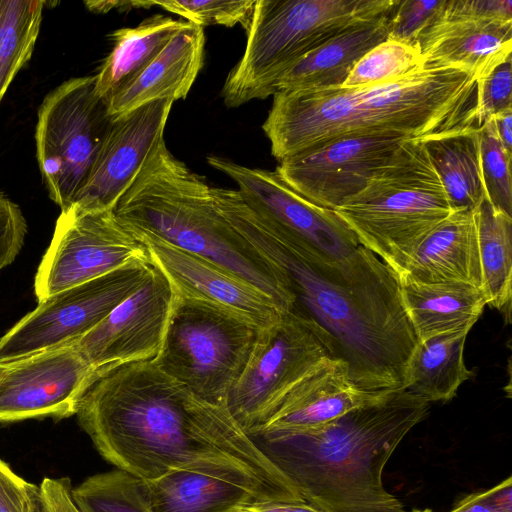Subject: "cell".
Masks as SVG:
<instances>
[{
  "label": "cell",
  "instance_id": "5",
  "mask_svg": "<svg viewBox=\"0 0 512 512\" xmlns=\"http://www.w3.org/2000/svg\"><path fill=\"white\" fill-rule=\"evenodd\" d=\"M127 227L208 259L251 283L287 313L294 297L286 280L231 226L212 186L168 150L165 141L113 210Z\"/></svg>",
  "mask_w": 512,
  "mask_h": 512
},
{
  "label": "cell",
  "instance_id": "40",
  "mask_svg": "<svg viewBox=\"0 0 512 512\" xmlns=\"http://www.w3.org/2000/svg\"><path fill=\"white\" fill-rule=\"evenodd\" d=\"M235 512H323L318 508L303 502H274L255 501L238 508Z\"/></svg>",
  "mask_w": 512,
  "mask_h": 512
},
{
  "label": "cell",
  "instance_id": "16",
  "mask_svg": "<svg viewBox=\"0 0 512 512\" xmlns=\"http://www.w3.org/2000/svg\"><path fill=\"white\" fill-rule=\"evenodd\" d=\"M175 298L168 279L153 265L146 281L131 296L75 341L93 368V377L124 364L154 361L162 348Z\"/></svg>",
  "mask_w": 512,
  "mask_h": 512
},
{
  "label": "cell",
  "instance_id": "4",
  "mask_svg": "<svg viewBox=\"0 0 512 512\" xmlns=\"http://www.w3.org/2000/svg\"><path fill=\"white\" fill-rule=\"evenodd\" d=\"M428 409L427 401L398 389L316 429L247 433L304 501L323 512H407L385 489L383 470Z\"/></svg>",
  "mask_w": 512,
  "mask_h": 512
},
{
  "label": "cell",
  "instance_id": "29",
  "mask_svg": "<svg viewBox=\"0 0 512 512\" xmlns=\"http://www.w3.org/2000/svg\"><path fill=\"white\" fill-rule=\"evenodd\" d=\"M481 289L487 305L509 322L512 299V217L483 198L475 211Z\"/></svg>",
  "mask_w": 512,
  "mask_h": 512
},
{
  "label": "cell",
  "instance_id": "32",
  "mask_svg": "<svg viewBox=\"0 0 512 512\" xmlns=\"http://www.w3.org/2000/svg\"><path fill=\"white\" fill-rule=\"evenodd\" d=\"M424 66L417 46L387 38L368 51L341 87L357 88L397 79Z\"/></svg>",
  "mask_w": 512,
  "mask_h": 512
},
{
  "label": "cell",
  "instance_id": "8",
  "mask_svg": "<svg viewBox=\"0 0 512 512\" xmlns=\"http://www.w3.org/2000/svg\"><path fill=\"white\" fill-rule=\"evenodd\" d=\"M258 330L229 312L176 295L154 362L188 393L226 406Z\"/></svg>",
  "mask_w": 512,
  "mask_h": 512
},
{
  "label": "cell",
  "instance_id": "35",
  "mask_svg": "<svg viewBox=\"0 0 512 512\" xmlns=\"http://www.w3.org/2000/svg\"><path fill=\"white\" fill-rule=\"evenodd\" d=\"M444 3L445 0H395L389 15L388 38L416 46L418 36Z\"/></svg>",
  "mask_w": 512,
  "mask_h": 512
},
{
  "label": "cell",
  "instance_id": "19",
  "mask_svg": "<svg viewBox=\"0 0 512 512\" xmlns=\"http://www.w3.org/2000/svg\"><path fill=\"white\" fill-rule=\"evenodd\" d=\"M129 229L145 245L151 263L165 275L177 296L229 312L259 330L285 313L269 295L218 264Z\"/></svg>",
  "mask_w": 512,
  "mask_h": 512
},
{
  "label": "cell",
  "instance_id": "22",
  "mask_svg": "<svg viewBox=\"0 0 512 512\" xmlns=\"http://www.w3.org/2000/svg\"><path fill=\"white\" fill-rule=\"evenodd\" d=\"M392 7L355 21L307 53L280 76L274 85V93L341 86L356 63L388 38Z\"/></svg>",
  "mask_w": 512,
  "mask_h": 512
},
{
  "label": "cell",
  "instance_id": "42",
  "mask_svg": "<svg viewBox=\"0 0 512 512\" xmlns=\"http://www.w3.org/2000/svg\"><path fill=\"white\" fill-rule=\"evenodd\" d=\"M496 135L503 147L512 153V110L492 118Z\"/></svg>",
  "mask_w": 512,
  "mask_h": 512
},
{
  "label": "cell",
  "instance_id": "38",
  "mask_svg": "<svg viewBox=\"0 0 512 512\" xmlns=\"http://www.w3.org/2000/svg\"><path fill=\"white\" fill-rule=\"evenodd\" d=\"M39 486L18 476L0 459V512H35Z\"/></svg>",
  "mask_w": 512,
  "mask_h": 512
},
{
  "label": "cell",
  "instance_id": "7",
  "mask_svg": "<svg viewBox=\"0 0 512 512\" xmlns=\"http://www.w3.org/2000/svg\"><path fill=\"white\" fill-rule=\"evenodd\" d=\"M395 0H256L240 61L221 96L228 107L274 94L280 76L355 21L380 14Z\"/></svg>",
  "mask_w": 512,
  "mask_h": 512
},
{
  "label": "cell",
  "instance_id": "21",
  "mask_svg": "<svg viewBox=\"0 0 512 512\" xmlns=\"http://www.w3.org/2000/svg\"><path fill=\"white\" fill-rule=\"evenodd\" d=\"M204 28L187 22L161 52L105 102L112 119L148 103L186 98L204 61Z\"/></svg>",
  "mask_w": 512,
  "mask_h": 512
},
{
  "label": "cell",
  "instance_id": "37",
  "mask_svg": "<svg viewBox=\"0 0 512 512\" xmlns=\"http://www.w3.org/2000/svg\"><path fill=\"white\" fill-rule=\"evenodd\" d=\"M27 224L19 206L0 192V271L19 254Z\"/></svg>",
  "mask_w": 512,
  "mask_h": 512
},
{
  "label": "cell",
  "instance_id": "45",
  "mask_svg": "<svg viewBox=\"0 0 512 512\" xmlns=\"http://www.w3.org/2000/svg\"><path fill=\"white\" fill-rule=\"evenodd\" d=\"M37 499H38V498H37ZM36 505H37V503H36ZM35 512H36V508H35Z\"/></svg>",
  "mask_w": 512,
  "mask_h": 512
},
{
  "label": "cell",
  "instance_id": "18",
  "mask_svg": "<svg viewBox=\"0 0 512 512\" xmlns=\"http://www.w3.org/2000/svg\"><path fill=\"white\" fill-rule=\"evenodd\" d=\"M173 103L169 99L154 101L113 119L72 205L90 212L114 210L145 163L165 141Z\"/></svg>",
  "mask_w": 512,
  "mask_h": 512
},
{
  "label": "cell",
  "instance_id": "30",
  "mask_svg": "<svg viewBox=\"0 0 512 512\" xmlns=\"http://www.w3.org/2000/svg\"><path fill=\"white\" fill-rule=\"evenodd\" d=\"M44 4L42 0H0V101L31 58Z\"/></svg>",
  "mask_w": 512,
  "mask_h": 512
},
{
  "label": "cell",
  "instance_id": "39",
  "mask_svg": "<svg viewBox=\"0 0 512 512\" xmlns=\"http://www.w3.org/2000/svg\"><path fill=\"white\" fill-rule=\"evenodd\" d=\"M71 491L69 478H44L39 485L36 512H80Z\"/></svg>",
  "mask_w": 512,
  "mask_h": 512
},
{
  "label": "cell",
  "instance_id": "28",
  "mask_svg": "<svg viewBox=\"0 0 512 512\" xmlns=\"http://www.w3.org/2000/svg\"><path fill=\"white\" fill-rule=\"evenodd\" d=\"M421 141L453 211H476L485 197L479 128Z\"/></svg>",
  "mask_w": 512,
  "mask_h": 512
},
{
  "label": "cell",
  "instance_id": "10",
  "mask_svg": "<svg viewBox=\"0 0 512 512\" xmlns=\"http://www.w3.org/2000/svg\"><path fill=\"white\" fill-rule=\"evenodd\" d=\"M329 358L335 356L324 332L293 311L284 313L277 322L258 330L226 406L246 432L255 429Z\"/></svg>",
  "mask_w": 512,
  "mask_h": 512
},
{
  "label": "cell",
  "instance_id": "43",
  "mask_svg": "<svg viewBox=\"0 0 512 512\" xmlns=\"http://www.w3.org/2000/svg\"><path fill=\"white\" fill-rule=\"evenodd\" d=\"M450 512H496L488 503L485 491L468 495L459 501Z\"/></svg>",
  "mask_w": 512,
  "mask_h": 512
},
{
  "label": "cell",
  "instance_id": "12",
  "mask_svg": "<svg viewBox=\"0 0 512 512\" xmlns=\"http://www.w3.org/2000/svg\"><path fill=\"white\" fill-rule=\"evenodd\" d=\"M151 262L131 264L38 302L0 339V363L75 342L148 278Z\"/></svg>",
  "mask_w": 512,
  "mask_h": 512
},
{
  "label": "cell",
  "instance_id": "17",
  "mask_svg": "<svg viewBox=\"0 0 512 512\" xmlns=\"http://www.w3.org/2000/svg\"><path fill=\"white\" fill-rule=\"evenodd\" d=\"M207 162L237 184L242 199L256 213L329 257L343 259L360 246L334 210L300 195L275 170L249 168L215 155Z\"/></svg>",
  "mask_w": 512,
  "mask_h": 512
},
{
  "label": "cell",
  "instance_id": "41",
  "mask_svg": "<svg viewBox=\"0 0 512 512\" xmlns=\"http://www.w3.org/2000/svg\"><path fill=\"white\" fill-rule=\"evenodd\" d=\"M488 503L496 512H512V480L508 477L498 485L485 490Z\"/></svg>",
  "mask_w": 512,
  "mask_h": 512
},
{
  "label": "cell",
  "instance_id": "15",
  "mask_svg": "<svg viewBox=\"0 0 512 512\" xmlns=\"http://www.w3.org/2000/svg\"><path fill=\"white\" fill-rule=\"evenodd\" d=\"M94 375L75 342L0 363V422L76 415Z\"/></svg>",
  "mask_w": 512,
  "mask_h": 512
},
{
  "label": "cell",
  "instance_id": "31",
  "mask_svg": "<svg viewBox=\"0 0 512 512\" xmlns=\"http://www.w3.org/2000/svg\"><path fill=\"white\" fill-rule=\"evenodd\" d=\"M71 493L80 512H154L145 480L120 469L88 477Z\"/></svg>",
  "mask_w": 512,
  "mask_h": 512
},
{
  "label": "cell",
  "instance_id": "6",
  "mask_svg": "<svg viewBox=\"0 0 512 512\" xmlns=\"http://www.w3.org/2000/svg\"><path fill=\"white\" fill-rule=\"evenodd\" d=\"M335 213L360 245L400 275L422 240L454 211L421 140H405Z\"/></svg>",
  "mask_w": 512,
  "mask_h": 512
},
{
  "label": "cell",
  "instance_id": "25",
  "mask_svg": "<svg viewBox=\"0 0 512 512\" xmlns=\"http://www.w3.org/2000/svg\"><path fill=\"white\" fill-rule=\"evenodd\" d=\"M187 23L161 14L111 34L112 49L95 75V92L108 101L150 63Z\"/></svg>",
  "mask_w": 512,
  "mask_h": 512
},
{
  "label": "cell",
  "instance_id": "33",
  "mask_svg": "<svg viewBox=\"0 0 512 512\" xmlns=\"http://www.w3.org/2000/svg\"><path fill=\"white\" fill-rule=\"evenodd\" d=\"M479 136L485 197L496 209L512 217V153L499 141L492 119L481 124Z\"/></svg>",
  "mask_w": 512,
  "mask_h": 512
},
{
  "label": "cell",
  "instance_id": "24",
  "mask_svg": "<svg viewBox=\"0 0 512 512\" xmlns=\"http://www.w3.org/2000/svg\"><path fill=\"white\" fill-rule=\"evenodd\" d=\"M403 306L418 340L465 332L487 305L478 286L462 282L420 283L398 277Z\"/></svg>",
  "mask_w": 512,
  "mask_h": 512
},
{
  "label": "cell",
  "instance_id": "14",
  "mask_svg": "<svg viewBox=\"0 0 512 512\" xmlns=\"http://www.w3.org/2000/svg\"><path fill=\"white\" fill-rule=\"evenodd\" d=\"M405 140L386 133L347 135L286 157L275 171L312 203L335 210L361 192Z\"/></svg>",
  "mask_w": 512,
  "mask_h": 512
},
{
  "label": "cell",
  "instance_id": "23",
  "mask_svg": "<svg viewBox=\"0 0 512 512\" xmlns=\"http://www.w3.org/2000/svg\"><path fill=\"white\" fill-rule=\"evenodd\" d=\"M420 283H469L481 288L475 211H454L419 244L398 275Z\"/></svg>",
  "mask_w": 512,
  "mask_h": 512
},
{
  "label": "cell",
  "instance_id": "26",
  "mask_svg": "<svg viewBox=\"0 0 512 512\" xmlns=\"http://www.w3.org/2000/svg\"><path fill=\"white\" fill-rule=\"evenodd\" d=\"M145 482L154 512H235L259 501L237 484L196 471L172 470Z\"/></svg>",
  "mask_w": 512,
  "mask_h": 512
},
{
  "label": "cell",
  "instance_id": "36",
  "mask_svg": "<svg viewBox=\"0 0 512 512\" xmlns=\"http://www.w3.org/2000/svg\"><path fill=\"white\" fill-rule=\"evenodd\" d=\"M512 110L511 56L478 81V118L481 124L501 113Z\"/></svg>",
  "mask_w": 512,
  "mask_h": 512
},
{
  "label": "cell",
  "instance_id": "3",
  "mask_svg": "<svg viewBox=\"0 0 512 512\" xmlns=\"http://www.w3.org/2000/svg\"><path fill=\"white\" fill-rule=\"evenodd\" d=\"M478 81L453 67H423L375 85L278 91L262 129L278 160L347 135L426 140L480 128Z\"/></svg>",
  "mask_w": 512,
  "mask_h": 512
},
{
  "label": "cell",
  "instance_id": "34",
  "mask_svg": "<svg viewBox=\"0 0 512 512\" xmlns=\"http://www.w3.org/2000/svg\"><path fill=\"white\" fill-rule=\"evenodd\" d=\"M256 0L148 1L150 8L159 6L177 14L187 22L201 26L241 24L248 29Z\"/></svg>",
  "mask_w": 512,
  "mask_h": 512
},
{
  "label": "cell",
  "instance_id": "13",
  "mask_svg": "<svg viewBox=\"0 0 512 512\" xmlns=\"http://www.w3.org/2000/svg\"><path fill=\"white\" fill-rule=\"evenodd\" d=\"M416 46L431 67H453L477 81L511 56V0H445Z\"/></svg>",
  "mask_w": 512,
  "mask_h": 512
},
{
  "label": "cell",
  "instance_id": "9",
  "mask_svg": "<svg viewBox=\"0 0 512 512\" xmlns=\"http://www.w3.org/2000/svg\"><path fill=\"white\" fill-rule=\"evenodd\" d=\"M113 119L95 92V75L71 78L43 100L36 155L51 200L69 208L84 185Z\"/></svg>",
  "mask_w": 512,
  "mask_h": 512
},
{
  "label": "cell",
  "instance_id": "20",
  "mask_svg": "<svg viewBox=\"0 0 512 512\" xmlns=\"http://www.w3.org/2000/svg\"><path fill=\"white\" fill-rule=\"evenodd\" d=\"M387 392L359 389L349 376L347 364L341 359L329 358L293 388L263 424L248 432L316 429Z\"/></svg>",
  "mask_w": 512,
  "mask_h": 512
},
{
  "label": "cell",
  "instance_id": "44",
  "mask_svg": "<svg viewBox=\"0 0 512 512\" xmlns=\"http://www.w3.org/2000/svg\"><path fill=\"white\" fill-rule=\"evenodd\" d=\"M411 512H433L429 509H424V510H419V509H416V510H412Z\"/></svg>",
  "mask_w": 512,
  "mask_h": 512
},
{
  "label": "cell",
  "instance_id": "27",
  "mask_svg": "<svg viewBox=\"0 0 512 512\" xmlns=\"http://www.w3.org/2000/svg\"><path fill=\"white\" fill-rule=\"evenodd\" d=\"M468 333H449L418 340L409 359L403 389L428 403L451 400L471 378L464 362Z\"/></svg>",
  "mask_w": 512,
  "mask_h": 512
},
{
  "label": "cell",
  "instance_id": "1",
  "mask_svg": "<svg viewBox=\"0 0 512 512\" xmlns=\"http://www.w3.org/2000/svg\"><path fill=\"white\" fill-rule=\"evenodd\" d=\"M76 415L105 460L142 480L190 470L237 484L259 501L305 502L226 406L188 393L154 361L96 374Z\"/></svg>",
  "mask_w": 512,
  "mask_h": 512
},
{
  "label": "cell",
  "instance_id": "11",
  "mask_svg": "<svg viewBox=\"0 0 512 512\" xmlns=\"http://www.w3.org/2000/svg\"><path fill=\"white\" fill-rule=\"evenodd\" d=\"M149 262L145 245L113 211L71 205L61 211L38 266L35 295L39 302L116 269Z\"/></svg>",
  "mask_w": 512,
  "mask_h": 512
},
{
  "label": "cell",
  "instance_id": "2",
  "mask_svg": "<svg viewBox=\"0 0 512 512\" xmlns=\"http://www.w3.org/2000/svg\"><path fill=\"white\" fill-rule=\"evenodd\" d=\"M212 194L231 226L286 280L291 311L324 332L354 385L403 389L418 339L395 272L362 245L343 259L329 257L260 216L237 190L213 187Z\"/></svg>",
  "mask_w": 512,
  "mask_h": 512
}]
</instances>
